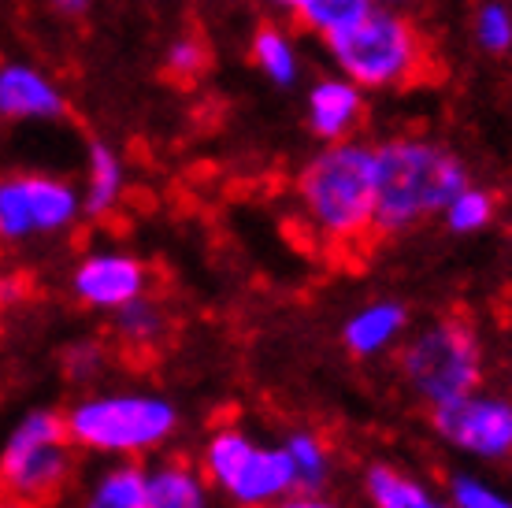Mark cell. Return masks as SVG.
Segmentation results:
<instances>
[{
	"label": "cell",
	"instance_id": "9a60e30c",
	"mask_svg": "<svg viewBox=\"0 0 512 508\" xmlns=\"http://www.w3.org/2000/svg\"><path fill=\"white\" fill-rule=\"evenodd\" d=\"M171 338V312L153 293H141L112 312V342L127 356H156Z\"/></svg>",
	"mask_w": 512,
	"mask_h": 508
},
{
	"label": "cell",
	"instance_id": "8992f818",
	"mask_svg": "<svg viewBox=\"0 0 512 508\" xmlns=\"http://www.w3.org/2000/svg\"><path fill=\"white\" fill-rule=\"evenodd\" d=\"M197 464L231 508H271L297 490L282 442H260L245 427H216L201 445Z\"/></svg>",
	"mask_w": 512,
	"mask_h": 508
},
{
	"label": "cell",
	"instance_id": "cb8c5ba5",
	"mask_svg": "<svg viewBox=\"0 0 512 508\" xmlns=\"http://www.w3.org/2000/svg\"><path fill=\"white\" fill-rule=\"evenodd\" d=\"M449 501L457 508H512V497L505 490L472 471H457L449 479Z\"/></svg>",
	"mask_w": 512,
	"mask_h": 508
},
{
	"label": "cell",
	"instance_id": "83f0119b",
	"mask_svg": "<svg viewBox=\"0 0 512 508\" xmlns=\"http://www.w3.org/2000/svg\"><path fill=\"white\" fill-rule=\"evenodd\" d=\"M52 12H60L64 19H82V15H90L93 0H49Z\"/></svg>",
	"mask_w": 512,
	"mask_h": 508
},
{
	"label": "cell",
	"instance_id": "44dd1931",
	"mask_svg": "<svg viewBox=\"0 0 512 508\" xmlns=\"http://www.w3.org/2000/svg\"><path fill=\"white\" fill-rule=\"evenodd\" d=\"M372 8V0H294L290 12L305 30L320 34L323 41L331 34H342L346 26H353L360 15Z\"/></svg>",
	"mask_w": 512,
	"mask_h": 508
},
{
	"label": "cell",
	"instance_id": "8fae6325",
	"mask_svg": "<svg viewBox=\"0 0 512 508\" xmlns=\"http://www.w3.org/2000/svg\"><path fill=\"white\" fill-rule=\"evenodd\" d=\"M67 115V101L49 75L26 64L0 67V119L8 123H56Z\"/></svg>",
	"mask_w": 512,
	"mask_h": 508
},
{
	"label": "cell",
	"instance_id": "4dcf8cb0",
	"mask_svg": "<svg viewBox=\"0 0 512 508\" xmlns=\"http://www.w3.org/2000/svg\"><path fill=\"white\" fill-rule=\"evenodd\" d=\"M509 379H512V368H509Z\"/></svg>",
	"mask_w": 512,
	"mask_h": 508
},
{
	"label": "cell",
	"instance_id": "3957f363",
	"mask_svg": "<svg viewBox=\"0 0 512 508\" xmlns=\"http://www.w3.org/2000/svg\"><path fill=\"white\" fill-rule=\"evenodd\" d=\"M67 434L86 457L141 460L179 434V405L153 390H93L64 412Z\"/></svg>",
	"mask_w": 512,
	"mask_h": 508
},
{
	"label": "cell",
	"instance_id": "5bb4252c",
	"mask_svg": "<svg viewBox=\"0 0 512 508\" xmlns=\"http://www.w3.org/2000/svg\"><path fill=\"white\" fill-rule=\"evenodd\" d=\"M216 490L208 486L197 460L164 457L145 468L141 508H212Z\"/></svg>",
	"mask_w": 512,
	"mask_h": 508
},
{
	"label": "cell",
	"instance_id": "ba28073f",
	"mask_svg": "<svg viewBox=\"0 0 512 508\" xmlns=\"http://www.w3.org/2000/svg\"><path fill=\"white\" fill-rule=\"evenodd\" d=\"M82 219V193L75 182L41 171L0 175V242L30 245L67 234Z\"/></svg>",
	"mask_w": 512,
	"mask_h": 508
},
{
	"label": "cell",
	"instance_id": "ac0fdd59",
	"mask_svg": "<svg viewBox=\"0 0 512 508\" xmlns=\"http://www.w3.org/2000/svg\"><path fill=\"white\" fill-rule=\"evenodd\" d=\"M360 486H364L368 508H457L449 497L435 494L431 486L397 464H372Z\"/></svg>",
	"mask_w": 512,
	"mask_h": 508
},
{
	"label": "cell",
	"instance_id": "9c48e42d",
	"mask_svg": "<svg viewBox=\"0 0 512 508\" xmlns=\"http://www.w3.org/2000/svg\"><path fill=\"white\" fill-rule=\"evenodd\" d=\"M431 427L453 453L468 460H512V397L505 394L479 386L457 401L431 408Z\"/></svg>",
	"mask_w": 512,
	"mask_h": 508
},
{
	"label": "cell",
	"instance_id": "f1b7e54d",
	"mask_svg": "<svg viewBox=\"0 0 512 508\" xmlns=\"http://www.w3.org/2000/svg\"><path fill=\"white\" fill-rule=\"evenodd\" d=\"M0 508H30V505H23V501H15V497L0 494Z\"/></svg>",
	"mask_w": 512,
	"mask_h": 508
},
{
	"label": "cell",
	"instance_id": "e0dca14e",
	"mask_svg": "<svg viewBox=\"0 0 512 508\" xmlns=\"http://www.w3.org/2000/svg\"><path fill=\"white\" fill-rule=\"evenodd\" d=\"M123 190H127V171H123L119 153L108 141H90V149H86V182L78 186V193H82V216H112L119 201H123Z\"/></svg>",
	"mask_w": 512,
	"mask_h": 508
},
{
	"label": "cell",
	"instance_id": "7c38bea8",
	"mask_svg": "<svg viewBox=\"0 0 512 508\" xmlns=\"http://www.w3.org/2000/svg\"><path fill=\"white\" fill-rule=\"evenodd\" d=\"M405 334H409V308L401 301H368L357 312H349L342 323V345L357 360L397 353Z\"/></svg>",
	"mask_w": 512,
	"mask_h": 508
},
{
	"label": "cell",
	"instance_id": "277c9868",
	"mask_svg": "<svg viewBox=\"0 0 512 508\" xmlns=\"http://www.w3.org/2000/svg\"><path fill=\"white\" fill-rule=\"evenodd\" d=\"M397 375L427 408L472 394L487 379V349L468 319L438 316L397 345Z\"/></svg>",
	"mask_w": 512,
	"mask_h": 508
},
{
	"label": "cell",
	"instance_id": "5b68a950",
	"mask_svg": "<svg viewBox=\"0 0 512 508\" xmlns=\"http://www.w3.org/2000/svg\"><path fill=\"white\" fill-rule=\"evenodd\" d=\"M82 449L71 442L64 412L30 408L0 445V494L30 508H49L71 494Z\"/></svg>",
	"mask_w": 512,
	"mask_h": 508
},
{
	"label": "cell",
	"instance_id": "d6986e66",
	"mask_svg": "<svg viewBox=\"0 0 512 508\" xmlns=\"http://www.w3.org/2000/svg\"><path fill=\"white\" fill-rule=\"evenodd\" d=\"M282 449L290 457V468H294V483L301 494H323L327 483H331V449L316 431H290L282 438Z\"/></svg>",
	"mask_w": 512,
	"mask_h": 508
},
{
	"label": "cell",
	"instance_id": "52a82bcc",
	"mask_svg": "<svg viewBox=\"0 0 512 508\" xmlns=\"http://www.w3.org/2000/svg\"><path fill=\"white\" fill-rule=\"evenodd\" d=\"M338 71L360 89H394L416 82L423 71V41L405 15L390 8H368L342 34L327 38Z\"/></svg>",
	"mask_w": 512,
	"mask_h": 508
},
{
	"label": "cell",
	"instance_id": "30bf717a",
	"mask_svg": "<svg viewBox=\"0 0 512 508\" xmlns=\"http://www.w3.org/2000/svg\"><path fill=\"white\" fill-rule=\"evenodd\" d=\"M71 293L93 312H119L134 297L149 293V267L127 249H93L71 271Z\"/></svg>",
	"mask_w": 512,
	"mask_h": 508
},
{
	"label": "cell",
	"instance_id": "4fadbf2b",
	"mask_svg": "<svg viewBox=\"0 0 512 508\" xmlns=\"http://www.w3.org/2000/svg\"><path fill=\"white\" fill-rule=\"evenodd\" d=\"M364 119V89L357 82H349L346 75L320 78L308 89V130L323 141H346Z\"/></svg>",
	"mask_w": 512,
	"mask_h": 508
},
{
	"label": "cell",
	"instance_id": "ffe728a7",
	"mask_svg": "<svg viewBox=\"0 0 512 508\" xmlns=\"http://www.w3.org/2000/svg\"><path fill=\"white\" fill-rule=\"evenodd\" d=\"M249 56H253V64L264 71L268 82L275 86L290 89L301 78V60H297V49L290 34L282 30V26H260L253 34V45H249Z\"/></svg>",
	"mask_w": 512,
	"mask_h": 508
},
{
	"label": "cell",
	"instance_id": "d4e9b609",
	"mask_svg": "<svg viewBox=\"0 0 512 508\" xmlns=\"http://www.w3.org/2000/svg\"><path fill=\"white\" fill-rule=\"evenodd\" d=\"M208 67V49L201 38H193V34H182L167 45L164 52V71L171 78H179V82H193V78L201 75Z\"/></svg>",
	"mask_w": 512,
	"mask_h": 508
},
{
	"label": "cell",
	"instance_id": "484cf974",
	"mask_svg": "<svg viewBox=\"0 0 512 508\" xmlns=\"http://www.w3.org/2000/svg\"><path fill=\"white\" fill-rule=\"evenodd\" d=\"M104 364H108V349H104V342H93V338H86V342L67 345L64 368L75 382L97 379V375L104 371Z\"/></svg>",
	"mask_w": 512,
	"mask_h": 508
},
{
	"label": "cell",
	"instance_id": "6da1fadb",
	"mask_svg": "<svg viewBox=\"0 0 512 508\" xmlns=\"http://www.w3.org/2000/svg\"><path fill=\"white\" fill-rule=\"evenodd\" d=\"M297 204L308 230L331 249H360L375 227V149L364 141H334L297 175Z\"/></svg>",
	"mask_w": 512,
	"mask_h": 508
},
{
	"label": "cell",
	"instance_id": "2e32d148",
	"mask_svg": "<svg viewBox=\"0 0 512 508\" xmlns=\"http://www.w3.org/2000/svg\"><path fill=\"white\" fill-rule=\"evenodd\" d=\"M145 497V464L130 457L101 460L78 490V508H141Z\"/></svg>",
	"mask_w": 512,
	"mask_h": 508
},
{
	"label": "cell",
	"instance_id": "1f68e13d",
	"mask_svg": "<svg viewBox=\"0 0 512 508\" xmlns=\"http://www.w3.org/2000/svg\"><path fill=\"white\" fill-rule=\"evenodd\" d=\"M372 4H375V0H372Z\"/></svg>",
	"mask_w": 512,
	"mask_h": 508
},
{
	"label": "cell",
	"instance_id": "4316f807",
	"mask_svg": "<svg viewBox=\"0 0 512 508\" xmlns=\"http://www.w3.org/2000/svg\"><path fill=\"white\" fill-rule=\"evenodd\" d=\"M271 508H342V505L323 494H301V490H294V494H286L279 505H271Z\"/></svg>",
	"mask_w": 512,
	"mask_h": 508
},
{
	"label": "cell",
	"instance_id": "603a6c76",
	"mask_svg": "<svg viewBox=\"0 0 512 508\" xmlns=\"http://www.w3.org/2000/svg\"><path fill=\"white\" fill-rule=\"evenodd\" d=\"M475 41L479 49L494 52V56H505L512 49V8L501 4V0H487L475 8Z\"/></svg>",
	"mask_w": 512,
	"mask_h": 508
},
{
	"label": "cell",
	"instance_id": "7402d4cb",
	"mask_svg": "<svg viewBox=\"0 0 512 508\" xmlns=\"http://www.w3.org/2000/svg\"><path fill=\"white\" fill-rule=\"evenodd\" d=\"M494 212H498V201H494V193L490 190H479V186H461V190L449 197V204L442 208V223H446L449 234H479V230H487L494 223Z\"/></svg>",
	"mask_w": 512,
	"mask_h": 508
},
{
	"label": "cell",
	"instance_id": "f546056e",
	"mask_svg": "<svg viewBox=\"0 0 512 508\" xmlns=\"http://www.w3.org/2000/svg\"><path fill=\"white\" fill-rule=\"evenodd\" d=\"M271 4H279V8H286V12H290V4H294V0H271Z\"/></svg>",
	"mask_w": 512,
	"mask_h": 508
},
{
	"label": "cell",
	"instance_id": "7a4b0ae2",
	"mask_svg": "<svg viewBox=\"0 0 512 508\" xmlns=\"http://www.w3.org/2000/svg\"><path fill=\"white\" fill-rule=\"evenodd\" d=\"M375 149V227L383 238L438 219L449 197L468 186V167L453 149L427 138H390Z\"/></svg>",
	"mask_w": 512,
	"mask_h": 508
}]
</instances>
